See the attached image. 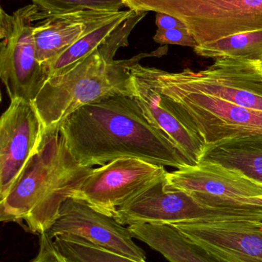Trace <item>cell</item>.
<instances>
[{
	"mask_svg": "<svg viewBox=\"0 0 262 262\" xmlns=\"http://www.w3.org/2000/svg\"><path fill=\"white\" fill-rule=\"evenodd\" d=\"M58 130L83 166H103L126 157L176 169L193 166L173 140L148 119L134 97L115 95L83 106Z\"/></svg>",
	"mask_w": 262,
	"mask_h": 262,
	"instance_id": "1",
	"label": "cell"
},
{
	"mask_svg": "<svg viewBox=\"0 0 262 262\" xmlns=\"http://www.w3.org/2000/svg\"><path fill=\"white\" fill-rule=\"evenodd\" d=\"M146 14L135 12L90 55L65 73L46 80L32 102L44 131L58 130L68 117L83 106L115 95L134 97L132 66L166 52L159 49L129 59H115L117 51L129 46L131 32Z\"/></svg>",
	"mask_w": 262,
	"mask_h": 262,
	"instance_id": "2",
	"label": "cell"
},
{
	"mask_svg": "<svg viewBox=\"0 0 262 262\" xmlns=\"http://www.w3.org/2000/svg\"><path fill=\"white\" fill-rule=\"evenodd\" d=\"M92 169L75 160L59 130L45 131L39 149L0 200V220L25 222L38 235L47 232L62 205L73 196Z\"/></svg>",
	"mask_w": 262,
	"mask_h": 262,
	"instance_id": "3",
	"label": "cell"
},
{
	"mask_svg": "<svg viewBox=\"0 0 262 262\" xmlns=\"http://www.w3.org/2000/svg\"><path fill=\"white\" fill-rule=\"evenodd\" d=\"M132 69L165 97L182 122L206 145L243 136L262 134V112L190 92L160 79L155 68L140 63Z\"/></svg>",
	"mask_w": 262,
	"mask_h": 262,
	"instance_id": "4",
	"label": "cell"
},
{
	"mask_svg": "<svg viewBox=\"0 0 262 262\" xmlns=\"http://www.w3.org/2000/svg\"><path fill=\"white\" fill-rule=\"evenodd\" d=\"M135 12H163L187 26L198 45L262 30V0H123Z\"/></svg>",
	"mask_w": 262,
	"mask_h": 262,
	"instance_id": "5",
	"label": "cell"
},
{
	"mask_svg": "<svg viewBox=\"0 0 262 262\" xmlns=\"http://www.w3.org/2000/svg\"><path fill=\"white\" fill-rule=\"evenodd\" d=\"M44 17L35 5L20 8L12 15L0 10V77L10 101H35L48 79L37 58L35 23Z\"/></svg>",
	"mask_w": 262,
	"mask_h": 262,
	"instance_id": "6",
	"label": "cell"
},
{
	"mask_svg": "<svg viewBox=\"0 0 262 262\" xmlns=\"http://www.w3.org/2000/svg\"><path fill=\"white\" fill-rule=\"evenodd\" d=\"M155 70L160 79L172 85L262 112L261 61L217 58L212 66L198 72L190 69L177 73Z\"/></svg>",
	"mask_w": 262,
	"mask_h": 262,
	"instance_id": "7",
	"label": "cell"
},
{
	"mask_svg": "<svg viewBox=\"0 0 262 262\" xmlns=\"http://www.w3.org/2000/svg\"><path fill=\"white\" fill-rule=\"evenodd\" d=\"M165 166L136 158H119L92 169L72 199L110 216L117 209L165 178Z\"/></svg>",
	"mask_w": 262,
	"mask_h": 262,
	"instance_id": "8",
	"label": "cell"
},
{
	"mask_svg": "<svg viewBox=\"0 0 262 262\" xmlns=\"http://www.w3.org/2000/svg\"><path fill=\"white\" fill-rule=\"evenodd\" d=\"M44 133L32 101L19 98L10 101L0 119V200L39 149Z\"/></svg>",
	"mask_w": 262,
	"mask_h": 262,
	"instance_id": "9",
	"label": "cell"
},
{
	"mask_svg": "<svg viewBox=\"0 0 262 262\" xmlns=\"http://www.w3.org/2000/svg\"><path fill=\"white\" fill-rule=\"evenodd\" d=\"M46 233L52 239L58 235H72L114 253L146 261V252L135 244L129 228L82 200L70 198L64 202Z\"/></svg>",
	"mask_w": 262,
	"mask_h": 262,
	"instance_id": "10",
	"label": "cell"
},
{
	"mask_svg": "<svg viewBox=\"0 0 262 262\" xmlns=\"http://www.w3.org/2000/svg\"><path fill=\"white\" fill-rule=\"evenodd\" d=\"M165 186L232 200L244 206H252L251 198L262 196V183L236 169L208 160H201L196 165L168 172L165 177Z\"/></svg>",
	"mask_w": 262,
	"mask_h": 262,
	"instance_id": "11",
	"label": "cell"
},
{
	"mask_svg": "<svg viewBox=\"0 0 262 262\" xmlns=\"http://www.w3.org/2000/svg\"><path fill=\"white\" fill-rule=\"evenodd\" d=\"M171 225L225 262H262V220Z\"/></svg>",
	"mask_w": 262,
	"mask_h": 262,
	"instance_id": "12",
	"label": "cell"
},
{
	"mask_svg": "<svg viewBox=\"0 0 262 262\" xmlns=\"http://www.w3.org/2000/svg\"><path fill=\"white\" fill-rule=\"evenodd\" d=\"M119 12V11H118ZM118 12L82 10L46 14L35 23L34 38L37 58L47 66L78 39L109 21Z\"/></svg>",
	"mask_w": 262,
	"mask_h": 262,
	"instance_id": "13",
	"label": "cell"
},
{
	"mask_svg": "<svg viewBox=\"0 0 262 262\" xmlns=\"http://www.w3.org/2000/svg\"><path fill=\"white\" fill-rule=\"evenodd\" d=\"M132 67L131 72L135 90L134 98L145 115L154 125L164 131L173 140L192 165H196L203 156L204 143L182 122L161 92Z\"/></svg>",
	"mask_w": 262,
	"mask_h": 262,
	"instance_id": "14",
	"label": "cell"
},
{
	"mask_svg": "<svg viewBox=\"0 0 262 262\" xmlns=\"http://www.w3.org/2000/svg\"><path fill=\"white\" fill-rule=\"evenodd\" d=\"M132 236L159 252L170 262H225L171 224L128 226Z\"/></svg>",
	"mask_w": 262,
	"mask_h": 262,
	"instance_id": "15",
	"label": "cell"
},
{
	"mask_svg": "<svg viewBox=\"0 0 262 262\" xmlns=\"http://www.w3.org/2000/svg\"><path fill=\"white\" fill-rule=\"evenodd\" d=\"M201 160L236 169L262 183V134L233 137L206 145Z\"/></svg>",
	"mask_w": 262,
	"mask_h": 262,
	"instance_id": "16",
	"label": "cell"
},
{
	"mask_svg": "<svg viewBox=\"0 0 262 262\" xmlns=\"http://www.w3.org/2000/svg\"><path fill=\"white\" fill-rule=\"evenodd\" d=\"M134 13L135 12L131 9L120 10L109 21L78 39L45 66L48 78L65 73L90 55Z\"/></svg>",
	"mask_w": 262,
	"mask_h": 262,
	"instance_id": "17",
	"label": "cell"
},
{
	"mask_svg": "<svg viewBox=\"0 0 262 262\" xmlns=\"http://www.w3.org/2000/svg\"><path fill=\"white\" fill-rule=\"evenodd\" d=\"M194 52L207 58H235L262 61V30L235 34L213 42L198 45Z\"/></svg>",
	"mask_w": 262,
	"mask_h": 262,
	"instance_id": "18",
	"label": "cell"
},
{
	"mask_svg": "<svg viewBox=\"0 0 262 262\" xmlns=\"http://www.w3.org/2000/svg\"><path fill=\"white\" fill-rule=\"evenodd\" d=\"M53 243L66 262H147L114 253L72 235H58L54 238Z\"/></svg>",
	"mask_w": 262,
	"mask_h": 262,
	"instance_id": "19",
	"label": "cell"
},
{
	"mask_svg": "<svg viewBox=\"0 0 262 262\" xmlns=\"http://www.w3.org/2000/svg\"><path fill=\"white\" fill-rule=\"evenodd\" d=\"M41 12L63 13L82 10L118 12L125 6L123 0H32Z\"/></svg>",
	"mask_w": 262,
	"mask_h": 262,
	"instance_id": "20",
	"label": "cell"
},
{
	"mask_svg": "<svg viewBox=\"0 0 262 262\" xmlns=\"http://www.w3.org/2000/svg\"><path fill=\"white\" fill-rule=\"evenodd\" d=\"M153 40L161 45H178L195 48L198 46L195 37L188 29H157Z\"/></svg>",
	"mask_w": 262,
	"mask_h": 262,
	"instance_id": "21",
	"label": "cell"
},
{
	"mask_svg": "<svg viewBox=\"0 0 262 262\" xmlns=\"http://www.w3.org/2000/svg\"><path fill=\"white\" fill-rule=\"evenodd\" d=\"M39 236L38 254L30 262H66L55 249L53 239L46 232Z\"/></svg>",
	"mask_w": 262,
	"mask_h": 262,
	"instance_id": "22",
	"label": "cell"
},
{
	"mask_svg": "<svg viewBox=\"0 0 262 262\" xmlns=\"http://www.w3.org/2000/svg\"><path fill=\"white\" fill-rule=\"evenodd\" d=\"M155 24L158 29L170 30V29H188L186 25L176 17L163 12H156Z\"/></svg>",
	"mask_w": 262,
	"mask_h": 262,
	"instance_id": "23",
	"label": "cell"
}]
</instances>
